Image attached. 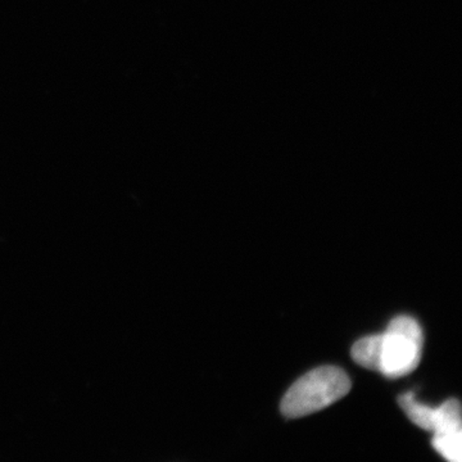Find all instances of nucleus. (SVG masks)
I'll return each instance as SVG.
<instances>
[{"label": "nucleus", "instance_id": "1", "mask_svg": "<svg viewBox=\"0 0 462 462\" xmlns=\"http://www.w3.org/2000/svg\"><path fill=\"white\" fill-rule=\"evenodd\" d=\"M351 387V379L339 367H318L288 389L282 400V415L297 419L321 411L346 396Z\"/></svg>", "mask_w": 462, "mask_h": 462}, {"label": "nucleus", "instance_id": "2", "mask_svg": "<svg viewBox=\"0 0 462 462\" xmlns=\"http://www.w3.org/2000/svg\"><path fill=\"white\" fill-rule=\"evenodd\" d=\"M424 336L420 324L410 316H397L379 334L378 370L385 378L412 373L421 361Z\"/></svg>", "mask_w": 462, "mask_h": 462}, {"label": "nucleus", "instance_id": "3", "mask_svg": "<svg viewBox=\"0 0 462 462\" xmlns=\"http://www.w3.org/2000/svg\"><path fill=\"white\" fill-rule=\"evenodd\" d=\"M398 403L407 418L421 430L434 434L462 430L461 406L457 400L446 401L442 406L433 409L418 402L413 392H407L398 397Z\"/></svg>", "mask_w": 462, "mask_h": 462}, {"label": "nucleus", "instance_id": "4", "mask_svg": "<svg viewBox=\"0 0 462 462\" xmlns=\"http://www.w3.org/2000/svg\"><path fill=\"white\" fill-rule=\"evenodd\" d=\"M351 355L356 364L365 369L376 372L378 370L379 334L357 340L352 346Z\"/></svg>", "mask_w": 462, "mask_h": 462}, {"label": "nucleus", "instance_id": "5", "mask_svg": "<svg viewBox=\"0 0 462 462\" xmlns=\"http://www.w3.org/2000/svg\"><path fill=\"white\" fill-rule=\"evenodd\" d=\"M431 445L446 460L461 462L462 430L434 434Z\"/></svg>", "mask_w": 462, "mask_h": 462}]
</instances>
